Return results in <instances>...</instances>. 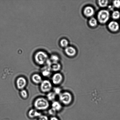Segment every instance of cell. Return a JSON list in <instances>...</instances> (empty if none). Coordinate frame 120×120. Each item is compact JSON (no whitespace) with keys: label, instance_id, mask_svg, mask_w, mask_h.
<instances>
[{"label":"cell","instance_id":"1","mask_svg":"<svg viewBox=\"0 0 120 120\" xmlns=\"http://www.w3.org/2000/svg\"><path fill=\"white\" fill-rule=\"evenodd\" d=\"M34 105L35 109L38 110H45L49 109L50 103L47 99L39 97L35 100Z\"/></svg>","mask_w":120,"mask_h":120},{"label":"cell","instance_id":"2","mask_svg":"<svg viewBox=\"0 0 120 120\" xmlns=\"http://www.w3.org/2000/svg\"><path fill=\"white\" fill-rule=\"evenodd\" d=\"M59 99L61 103L65 105H69L72 100V96L68 92H62L59 95Z\"/></svg>","mask_w":120,"mask_h":120},{"label":"cell","instance_id":"3","mask_svg":"<svg viewBox=\"0 0 120 120\" xmlns=\"http://www.w3.org/2000/svg\"><path fill=\"white\" fill-rule=\"evenodd\" d=\"M110 17V13L107 10H102L99 12L97 18L99 22L102 24L106 23Z\"/></svg>","mask_w":120,"mask_h":120},{"label":"cell","instance_id":"4","mask_svg":"<svg viewBox=\"0 0 120 120\" xmlns=\"http://www.w3.org/2000/svg\"><path fill=\"white\" fill-rule=\"evenodd\" d=\"M35 59L38 64L41 65L44 64L48 60V55L45 52L40 51L36 54Z\"/></svg>","mask_w":120,"mask_h":120},{"label":"cell","instance_id":"5","mask_svg":"<svg viewBox=\"0 0 120 120\" xmlns=\"http://www.w3.org/2000/svg\"><path fill=\"white\" fill-rule=\"evenodd\" d=\"M40 88L42 92L49 93L50 92L52 89V83L48 80H44L42 81L41 83Z\"/></svg>","mask_w":120,"mask_h":120},{"label":"cell","instance_id":"6","mask_svg":"<svg viewBox=\"0 0 120 120\" xmlns=\"http://www.w3.org/2000/svg\"><path fill=\"white\" fill-rule=\"evenodd\" d=\"M16 86L18 89L23 90L26 86L27 82L24 77L21 76L18 78L16 80Z\"/></svg>","mask_w":120,"mask_h":120},{"label":"cell","instance_id":"7","mask_svg":"<svg viewBox=\"0 0 120 120\" xmlns=\"http://www.w3.org/2000/svg\"><path fill=\"white\" fill-rule=\"evenodd\" d=\"M63 80V76L59 73H57L53 75L52 78V81L53 83L56 85L60 84Z\"/></svg>","mask_w":120,"mask_h":120},{"label":"cell","instance_id":"8","mask_svg":"<svg viewBox=\"0 0 120 120\" xmlns=\"http://www.w3.org/2000/svg\"><path fill=\"white\" fill-rule=\"evenodd\" d=\"M108 27L111 31L115 32L119 30L120 25L116 21H112L109 23Z\"/></svg>","mask_w":120,"mask_h":120},{"label":"cell","instance_id":"9","mask_svg":"<svg viewBox=\"0 0 120 120\" xmlns=\"http://www.w3.org/2000/svg\"><path fill=\"white\" fill-rule=\"evenodd\" d=\"M83 13L86 17H91L94 14V10L92 7L90 6L84 8L83 10Z\"/></svg>","mask_w":120,"mask_h":120},{"label":"cell","instance_id":"10","mask_svg":"<svg viewBox=\"0 0 120 120\" xmlns=\"http://www.w3.org/2000/svg\"><path fill=\"white\" fill-rule=\"evenodd\" d=\"M28 115L29 117L31 118L39 117L42 115L41 113L35 109H30L28 112Z\"/></svg>","mask_w":120,"mask_h":120},{"label":"cell","instance_id":"11","mask_svg":"<svg viewBox=\"0 0 120 120\" xmlns=\"http://www.w3.org/2000/svg\"><path fill=\"white\" fill-rule=\"evenodd\" d=\"M65 53L70 57L75 56L76 53V49L72 47H67L65 50Z\"/></svg>","mask_w":120,"mask_h":120},{"label":"cell","instance_id":"12","mask_svg":"<svg viewBox=\"0 0 120 120\" xmlns=\"http://www.w3.org/2000/svg\"><path fill=\"white\" fill-rule=\"evenodd\" d=\"M31 79L33 82L36 84H41L43 81L41 76L39 74H37L33 75Z\"/></svg>","mask_w":120,"mask_h":120},{"label":"cell","instance_id":"13","mask_svg":"<svg viewBox=\"0 0 120 120\" xmlns=\"http://www.w3.org/2000/svg\"><path fill=\"white\" fill-rule=\"evenodd\" d=\"M51 105L52 109H53L56 112L60 110L62 108L61 103L57 101H53Z\"/></svg>","mask_w":120,"mask_h":120},{"label":"cell","instance_id":"14","mask_svg":"<svg viewBox=\"0 0 120 120\" xmlns=\"http://www.w3.org/2000/svg\"><path fill=\"white\" fill-rule=\"evenodd\" d=\"M61 68L60 64L58 62H53L50 66L51 70L55 72L59 71Z\"/></svg>","mask_w":120,"mask_h":120},{"label":"cell","instance_id":"15","mask_svg":"<svg viewBox=\"0 0 120 120\" xmlns=\"http://www.w3.org/2000/svg\"><path fill=\"white\" fill-rule=\"evenodd\" d=\"M51 68L47 66L44 69L42 70V74L43 76L47 77L50 76L51 74Z\"/></svg>","mask_w":120,"mask_h":120},{"label":"cell","instance_id":"16","mask_svg":"<svg viewBox=\"0 0 120 120\" xmlns=\"http://www.w3.org/2000/svg\"><path fill=\"white\" fill-rule=\"evenodd\" d=\"M56 96L53 92H50L47 95V99L49 101H54L56 99Z\"/></svg>","mask_w":120,"mask_h":120},{"label":"cell","instance_id":"17","mask_svg":"<svg viewBox=\"0 0 120 120\" xmlns=\"http://www.w3.org/2000/svg\"><path fill=\"white\" fill-rule=\"evenodd\" d=\"M109 1L107 0H103L98 1V4L100 7L102 8H104L107 6Z\"/></svg>","mask_w":120,"mask_h":120},{"label":"cell","instance_id":"18","mask_svg":"<svg viewBox=\"0 0 120 120\" xmlns=\"http://www.w3.org/2000/svg\"><path fill=\"white\" fill-rule=\"evenodd\" d=\"M112 18L114 19H118L120 17V13L118 11H115L112 14Z\"/></svg>","mask_w":120,"mask_h":120},{"label":"cell","instance_id":"19","mask_svg":"<svg viewBox=\"0 0 120 120\" xmlns=\"http://www.w3.org/2000/svg\"><path fill=\"white\" fill-rule=\"evenodd\" d=\"M89 24L91 26H96L97 25V20L94 18H92L89 20Z\"/></svg>","mask_w":120,"mask_h":120},{"label":"cell","instance_id":"20","mask_svg":"<svg viewBox=\"0 0 120 120\" xmlns=\"http://www.w3.org/2000/svg\"><path fill=\"white\" fill-rule=\"evenodd\" d=\"M20 94L22 98L24 99H26L27 98L28 94L26 90L24 89L21 90Z\"/></svg>","mask_w":120,"mask_h":120},{"label":"cell","instance_id":"21","mask_svg":"<svg viewBox=\"0 0 120 120\" xmlns=\"http://www.w3.org/2000/svg\"><path fill=\"white\" fill-rule=\"evenodd\" d=\"M60 43L61 46L62 47L66 48L69 44V42L67 39H64L61 40Z\"/></svg>","mask_w":120,"mask_h":120},{"label":"cell","instance_id":"22","mask_svg":"<svg viewBox=\"0 0 120 120\" xmlns=\"http://www.w3.org/2000/svg\"><path fill=\"white\" fill-rule=\"evenodd\" d=\"M53 92L56 95H59L62 93V90L60 88L56 87L53 89Z\"/></svg>","mask_w":120,"mask_h":120},{"label":"cell","instance_id":"23","mask_svg":"<svg viewBox=\"0 0 120 120\" xmlns=\"http://www.w3.org/2000/svg\"><path fill=\"white\" fill-rule=\"evenodd\" d=\"M113 4L114 7L115 8H120V1L119 0L114 1Z\"/></svg>","mask_w":120,"mask_h":120},{"label":"cell","instance_id":"24","mask_svg":"<svg viewBox=\"0 0 120 120\" xmlns=\"http://www.w3.org/2000/svg\"><path fill=\"white\" fill-rule=\"evenodd\" d=\"M51 59L53 62H58L59 60V58L56 55H52L51 56Z\"/></svg>","mask_w":120,"mask_h":120},{"label":"cell","instance_id":"25","mask_svg":"<svg viewBox=\"0 0 120 120\" xmlns=\"http://www.w3.org/2000/svg\"><path fill=\"white\" fill-rule=\"evenodd\" d=\"M38 120H49L47 116L45 115H41L39 117Z\"/></svg>","mask_w":120,"mask_h":120},{"label":"cell","instance_id":"26","mask_svg":"<svg viewBox=\"0 0 120 120\" xmlns=\"http://www.w3.org/2000/svg\"><path fill=\"white\" fill-rule=\"evenodd\" d=\"M56 112H57L54 110L53 109H52V108L51 109H50L49 111V114H50V115H52V116L56 114Z\"/></svg>","mask_w":120,"mask_h":120},{"label":"cell","instance_id":"27","mask_svg":"<svg viewBox=\"0 0 120 120\" xmlns=\"http://www.w3.org/2000/svg\"><path fill=\"white\" fill-rule=\"evenodd\" d=\"M50 120H59L58 119L55 117H51Z\"/></svg>","mask_w":120,"mask_h":120},{"label":"cell","instance_id":"28","mask_svg":"<svg viewBox=\"0 0 120 120\" xmlns=\"http://www.w3.org/2000/svg\"><path fill=\"white\" fill-rule=\"evenodd\" d=\"M109 8H110V9H111V10H112L113 9V7L112 6H110V7H109Z\"/></svg>","mask_w":120,"mask_h":120}]
</instances>
